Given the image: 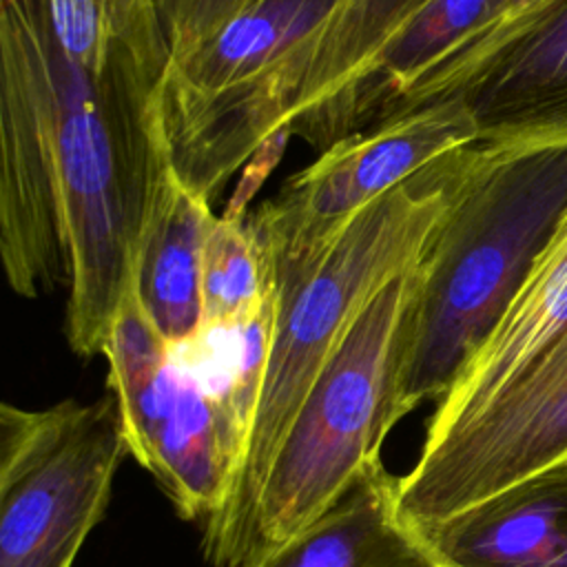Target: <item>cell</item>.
Here are the masks:
<instances>
[{
	"instance_id": "cell-20",
	"label": "cell",
	"mask_w": 567,
	"mask_h": 567,
	"mask_svg": "<svg viewBox=\"0 0 567 567\" xmlns=\"http://www.w3.org/2000/svg\"><path fill=\"white\" fill-rule=\"evenodd\" d=\"M370 567H447L439 563L423 540L408 527L399 525V529L392 534L388 545L379 551V556L372 560Z\"/></svg>"
},
{
	"instance_id": "cell-8",
	"label": "cell",
	"mask_w": 567,
	"mask_h": 567,
	"mask_svg": "<svg viewBox=\"0 0 567 567\" xmlns=\"http://www.w3.org/2000/svg\"><path fill=\"white\" fill-rule=\"evenodd\" d=\"M567 463V328L465 421L425 432L396 476V512L430 529L529 476Z\"/></svg>"
},
{
	"instance_id": "cell-4",
	"label": "cell",
	"mask_w": 567,
	"mask_h": 567,
	"mask_svg": "<svg viewBox=\"0 0 567 567\" xmlns=\"http://www.w3.org/2000/svg\"><path fill=\"white\" fill-rule=\"evenodd\" d=\"M423 255L396 272L354 319L303 399L266 476L248 565L315 523L399 423L394 403Z\"/></svg>"
},
{
	"instance_id": "cell-2",
	"label": "cell",
	"mask_w": 567,
	"mask_h": 567,
	"mask_svg": "<svg viewBox=\"0 0 567 567\" xmlns=\"http://www.w3.org/2000/svg\"><path fill=\"white\" fill-rule=\"evenodd\" d=\"M567 221V135L478 137L423 252L394 412L439 401Z\"/></svg>"
},
{
	"instance_id": "cell-16",
	"label": "cell",
	"mask_w": 567,
	"mask_h": 567,
	"mask_svg": "<svg viewBox=\"0 0 567 567\" xmlns=\"http://www.w3.org/2000/svg\"><path fill=\"white\" fill-rule=\"evenodd\" d=\"M399 525L396 476L377 461L315 523L248 567H370Z\"/></svg>"
},
{
	"instance_id": "cell-19",
	"label": "cell",
	"mask_w": 567,
	"mask_h": 567,
	"mask_svg": "<svg viewBox=\"0 0 567 567\" xmlns=\"http://www.w3.org/2000/svg\"><path fill=\"white\" fill-rule=\"evenodd\" d=\"M259 2L261 0H155L171 60L188 55L230 20Z\"/></svg>"
},
{
	"instance_id": "cell-1",
	"label": "cell",
	"mask_w": 567,
	"mask_h": 567,
	"mask_svg": "<svg viewBox=\"0 0 567 567\" xmlns=\"http://www.w3.org/2000/svg\"><path fill=\"white\" fill-rule=\"evenodd\" d=\"M157 82L60 44L47 0H0V257L18 297L66 286V341L102 354L164 140Z\"/></svg>"
},
{
	"instance_id": "cell-15",
	"label": "cell",
	"mask_w": 567,
	"mask_h": 567,
	"mask_svg": "<svg viewBox=\"0 0 567 567\" xmlns=\"http://www.w3.org/2000/svg\"><path fill=\"white\" fill-rule=\"evenodd\" d=\"M567 328V221L538 259L523 290L463 368L427 421L425 432L447 430L492 401L547 343Z\"/></svg>"
},
{
	"instance_id": "cell-10",
	"label": "cell",
	"mask_w": 567,
	"mask_h": 567,
	"mask_svg": "<svg viewBox=\"0 0 567 567\" xmlns=\"http://www.w3.org/2000/svg\"><path fill=\"white\" fill-rule=\"evenodd\" d=\"M339 0H261L184 58L171 60L157 89L164 135L252 89Z\"/></svg>"
},
{
	"instance_id": "cell-13",
	"label": "cell",
	"mask_w": 567,
	"mask_h": 567,
	"mask_svg": "<svg viewBox=\"0 0 567 567\" xmlns=\"http://www.w3.org/2000/svg\"><path fill=\"white\" fill-rule=\"evenodd\" d=\"M414 534L447 567H567V463Z\"/></svg>"
},
{
	"instance_id": "cell-9",
	"label": "cell",
	"mask_w": 567,
	"mask_h": 567,
	"mask_svg": "<svg viewBox=\"0 0 567 567\" xmlns=\"http://www.w3.org/2000/svg\"><path fill=\"white\" fill-rule=\"evenodd\" d=\"M503 0H430L330 95L299 113L290 133L315 151L388 122L401 97L443 58L487 27Z\"/></svg>"
},
{
	"instance_id": "cell-14",
	"label": "cell",
	"mask_w": 567,
	"mask_h": 567,
	"mask_svg": "<svg viewBox=\"0 0 567 567\" xmlns=\"http://www.w3.org/2000/svg\"><path fill=\"white\" fill-rule=\"evenodd\" d=\"M430 0H339L315 31L301 38L257 84L255 100L277 126L339 89L410 16Z\"/></svg>"
},
{
	"instance_id": "cell-12",
	"label": "cell",
	"mask_w": 567,
	"mask_h": 567,
	"mask_svg": "<svg viewBox=\"0 0 567 567\" xmlns=\"http://www.w3.org/2000/svg\"><path fill=\"white\" fill-rule=\"evenodd\" d=\"M215 221L210 199L184 184L171 162L166 140H162L135 277L148 317L173 348L188 343L202 330V261Z\"/></svg>"
},
{
	"instance_id": "cell-11",
	"label": "cell",
	"mask_w": 567,
	"mask_h": 567,
	"mask_svg": "<svg viewBox=\"0 0 567 567\" xmlns=\"http://www.w3.org/2000/svg\"><path fill=\"white\" fill-rule=\"evenodd\" d=\"M454 97L478 137L567 135V0H545Z\"/></svg>"
},
{
	"instance_id": "cell-18",
	"label": "cell",
	"mask_w": 567,
	"mask_h": 567,
	"mask_svg": "<svg viewBox=\"0 0 567 567\" xmlns=\"http://www.w3.org/2000/svg\"><path fill=\"white\" fill-rule=\"evenodd\" d=\"M545 0H503L494 20L456 47L447 58L432 66L394 106L390 120L414 113L427 104L454 97L478 66L503 44V40L529 18ZM388 120V122H390Z\"/></svg>"
},
{
	"instance_id": "cell-5",
	"label": "cell",
	"mask_w": 567,
	"mask_h": 567,
	"mask_svg": "<svg viewBox=\"0 0 567 567\" xmlns=\"http://www.w3.org/2000/svg\"><path fill=\"white\" fill-rule=\"evenodd\" d=\"M102 354L131 456L177 516L204 525L228 496L244 436L224 399L155 328L137 292L135 266Z\"/></svg>"
},
{
	"instance_id": "cell-6",
	"label": "cell",
	"mask_w": 567,
	"mask_h": 567,
	"mask_svg": "<svg viewBox=\"0 0 567 567\" xmlns=\"http://www.w3.org/2000/svg\"><path fill=\"white\" fill-rule=\"evenodd\" d=\"M131 456L113 392L0 405V567H73Z\"/></svg>"
},
{
	"instance_id": "cell-17",
	"label": "cell",
	"mask_w": 567,
	"mask_h": 567,
	"mask_svg": "<svg viewBox=\"0 0 567 567\" xmlns=\"http://www.w3.org/2000/svg\"><path fill=\"white\" fill-rule=\"evenodd\" d=\"M275 292L246 215L226 210L224 217H217L204 246L202 328L235 323L257 312Z\"/></svg>"
},
{
	"instance_id": "cell-7",
	"label": "cell",
	"mask_w": 567,
	"mask_h": 567,
	"mask_svg": "<svg viewBox=\"0 0 567 567\" xmlns=\"http://www.w3.org/2000/svg\"><path fill=\"white\" fill-rule=\"evenodd\" d=\"M474 140L478 126L472 111L452 97L326 148L272 199L246 215L275 290L303 279L368 206Z\"/></svg>"
},
{
	"instance_id": "cell-3",
	"label": "cell",
	"mask_w": 567,
	"mask_h": 567,
	"mask_svg": "<svg viewBox=\"0 0 567 567\" xmlns=\"http://www.w3.org/2000/svg\"><path fill=\"white\" fill-rule=\"evenodd\" d=\"M465 146L368 206L303 279L277 292L270 352L241 461L221 509L202 525V554L213 567L248 563L266 476L303 399L370 299L425 252Z\"/></svg>"
}]
</instances>
